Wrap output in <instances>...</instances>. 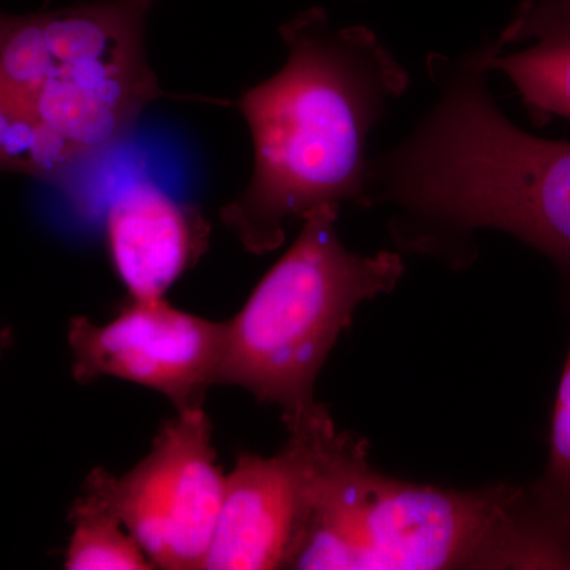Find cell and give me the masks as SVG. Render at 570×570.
Returning a JSON list of instances; mask_svg holds the SVG:
<instances>
[{
	"label": "cell",
	"instance_id": "ba28073f",
	"mask_svg": "<svg viewBox=\"0 0 570 570\" xmlns=\"http://www.w3.org/2000/svg\"><path fill=\"white\" fill-rule=\"evenodd\" d=\"M276 455L243 453L225 480L205 569H285L307 508L313 450L302 423Z\"/></svg>",
	"mask_w": 570,
	"mask_h": 570
},
{
	"label": "cell",
	"instance_id": "7c38bea8",
	"mask_svg": "<svg viewBox=\"0 0 570 570\" xmlns=\"http://www.w3.org/2000/svg\"><path fill=\"white\" fill-rule=\"evenodd\" d=\"M530 491L540 515L570 540V347L551 420L549 463Z\"/></svg>",
	"mask_w": 570,
	"mask_h": 570
},
{
	"label": "cell",
	"instance_id": "52a82bcc",
	"mask_svg": "<svg viewBox=\"0 0 570 570\" xmlns=\"http://www.w3.org/2000/svg\"><path fill=\"white\" fill-rule=\"evenodd\" d=\"M225 322L184 313L164 298L134 299L104 325L70 322L71 373L80 384L118 377L156 390L178 412L204 407L214 387Z\"/></svg>",
	"mask_w": 570,
	"mask_h": 570
},
{
	"label": "cell",
	"instance_id": "5b68a950",
	"mask_svg": "<svg viewBox=\"0 0 570 570\" xmlns=\"http://www.w3.org/2000/svg\"><path fill=\"white\" fill-rule=\"evenodd\" d=\"M341 206L303 217L294 245L225 322L214 385H234L283 409L285 425L317 406L314 385L356 307L395 291L400 254L351 253L336 232Z\"/></svg>",
	"mask_w": 570,
	"mask_h": 570
},
{
	"label": "cell",
	"instance_id": "4fadbf2b",
	"mask_svg": "<svg viewBox=\"0 0 570 570\" xmlns=\"http://www.w3.org/2000/svg\"><path fill=\"white\" fill-rule=\"evenodd\" d=\"M11 343H13V333L10 326H0V356L11 346Z\"/></svg>",
	"mask_w": 570,
	"mask_h": 570
},
{
	"label": "cell",
	"instance_id": "8992f818",
	"mask_svg": "<svg viewBox=\"0 0 570 570\" xmlns=\"http://www.w3.org/2000/svg\"><path fill=\"white\" fill-rule=\"evenodd\" d=\"M225 475L204 407L178 412L151 452L118 478L96 468L85 489L121 520L154 568L205 569L223 509Z\"/></svg>",
	"mask_w": 570,
	"mask_h": 570
},
{
	"label": "cell",
	"instance_id": "3957f363",
	"mask_svg": "<svg viewBox=\"0 0 570 570\" xmlns=\"http://www.w3.org/2000/svg\"><path fill=\"white\" fill-rule=\"evenodd\" d=\"M305 426L307 508L285 569H570V540L540 515L530 489L403 482L374 471L365 439L340 433L325 406Z\"/></svg>",
	"mask_w": 570,
	"mask_h": 570
},
{
	"label": "cell",
	"instance_id": "30bf717a",
	"mask_svg": "<svg viewBox=\"0 0 570 570\" xmlns=\"http://www.w3.org/2000/svg\"><path fill=\"white\" fill-rule=\"evenodd\" d=\"M498 39L505 47L531 41L521 51L501 50L491 61V70L515 86L531 121H570V0H523Z\"/></svg>",
	"mask_w": 570,
	"mask_h": 570
},
{
	"label": "cell",
	"instance_id": "7a4b0ae2",
	"mask_svg": "<svg viewBox=\"0 0 570 570\" xmlns=\"http://www.w3.org/2000/svg\"><path fill=\"white\" fill-rule=\"evenodd\" d=\"M283 69L239 99L253 175L220 209L247 253H273L285 223L325 205L370 208V138L407 92L411 75L366 26H336L324 7L279 28Z\"/></svg>",
	"mask_w": 570,
	"mask_h": 570
},
{
	"label": "cell",
	"instance_id": "6da1fadb",
	"mask_svg": "<svg viewBox=\"0 0 570 570\" xmlns=\"http://www.w3.org/2000/svg\"><path fill=\"white\" fill-rule=\"evenodd\" d=\"M504 45L460 55L430 52L434 100L403 141L371 156L370 206L392 208L401 249L461 268L478 255L475 234L504 232L570 273V141L521 130L490 89Z\"/></svg>",
	"mask_w": 570,
	"mask_h": 570
},
{
	"label": "cell",
	"instance_id": "9c48e42d",
	"mask_svg": "<svg viewBox=\"0 0 570 570\" xmlns=\"http://www.w3.org/2000/svg\"><path fill=\"white\" fill-rule=\"evenodd\" d=\"M108 253L134 299H159L208 246L209 225L151 179L130 184L108 206Z\"/></svg>",
	"mask_w": 570,
	"mask_h": 570
},
{
	"label": "cell",
	"instance_id": "277c9868",
	"mask_svg": "<svg viewBox=\"0 0 570 570\" xmlns=\"http://www.w3.org/2000/svg\"><path fill=\"white\" fill-rule=\"evenodd\" d=\"M154 2L0 10V174L62 186L132 135L165 96L146 52Z\"/></svg>",
	"mask_w": 570,
	"mask_h": 570
},
{
	"label": "cell",
	"instance_id": "8fae6325",
	"mask_svg": "<svg viewBox=\"0 0 570 570\" xmlns=\"http://www.w3.org/2000/svg\"><path fill=\"white\" fill-rule=\"evenodd\" d=\"M70 520L73 531L66 553L67 569H154L140 543L96 494L82 490L70 510Z\"/></svg>",
	"mask_w": 570,
	"mask_h": 570
}]
</instances>
